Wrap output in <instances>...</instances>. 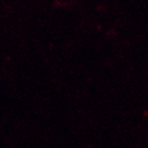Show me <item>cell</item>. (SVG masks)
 Returning a JSON list of instances; mask_svg holds the SVG:
<instances>
[]
</instances>
